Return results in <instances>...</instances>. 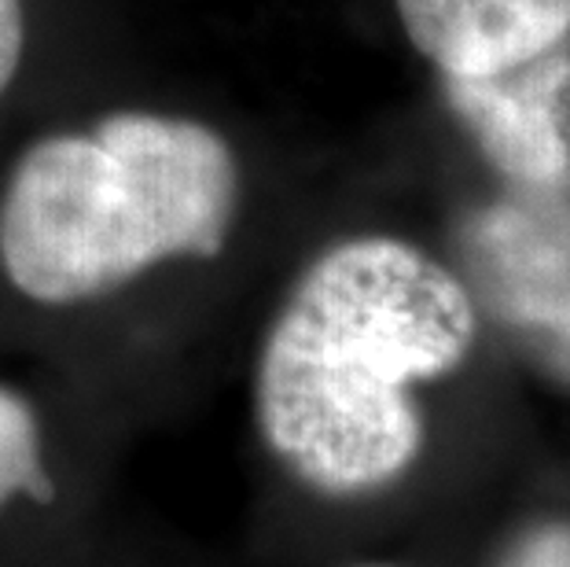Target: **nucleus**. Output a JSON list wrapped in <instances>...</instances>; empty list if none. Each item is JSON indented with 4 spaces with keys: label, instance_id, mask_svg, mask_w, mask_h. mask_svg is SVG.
<instances>
[{
    "label": "nucleus",
    "instance_id": "8",
    "mask_svg": "<svg viewBox=\"0 0 570 567\" xmlns=\"http://www.w3.org/2000/svg\"><path fill=\"white\" fill-rule=\"evenodd\" d=\"M22 45H27V19H22V0H0V92L11 86L22 63Z\"/></svg>",
    "mask_w": 570,
    "mask_h": 567
},
{
    "label": "nucleus",
    "instance_id": "5",
    "mask_svg": "<svg viewBox=\"0 0 570 567\" xmlns=\"http://www.w3.org/2000/svg\"><path fill=\"white\" fill-rule=\"evenodd\" d=\"M405 38L442 78L493 75L570 27V0H394Z\"/></svg>",
    "mask_w": 570,
    "mask_h": 567
},
{
    "label": "nucleus",
    "instance_id": "9",
    "mask_svg": "<svg viewBox=\"0 0 570 567\" xmlns=\"http://www.w3.org/2000/svg\"><path fill=\"white\" fill-rule=\"evenodd\" d=\"M357 567H391V564H357Z\"/></svg>",
    "mask_w": 570,
    "mask_h": 567
},
{
    "label": "nucleus",
    "instance_id": "1",
    "mask_svg": "<svg viewBox=\"0 0 570 567\" xmlns=\"http://www.w3.org/2000/svg\"><path fill=\"white\" fill-rule=\"evenodd\" d=\"M468 284L394 236L335 244L298 276L258 354L254 409L269 450L335 498L394 482L423 450L412 388L471 354Z\"/></svg>",
    "mask_w": 570,
    "mask_h": 567
},
{
    "label": "nucleus",
    "instance_id": "7",
    "mask_svg": "<svg viewBox=\"0 0 570 567\" xmlns=\"http://www.w3.org/2000/svg\"><path fill=\"white\" fill-rule=\"evenodd\" d=\"M501 567H570V524L552 520L530 527L523 538L508 549Z\"/></svg>",
    "mask_w": 570,
    "mask_h": 567
},
{
    "label": "nucleus",
    "instance_id": "4",
    "mask_svg": "<svg viewBox=\"0 0 570 567\" xmlns=\"http://www.w3.org/2000/svg\"><path fill=\"white\" fill-rule=\"evenodd\" d=\"M442 92L508 188L570 199V27L493 75L442 78Z\"/></svg>",
    "mask_w": 570,
    "mask_h": 567
},
{
    "label": "nucleus",
    "instance_id": "3",
    "mask_svg": "<svg viewBox=\"0 0 570 567\" xmlns=\"http://www.w3.org/2000/svg\"><path fill=\"white\" fill-rule=\"evenodd\" d=\"M475 292L570 380V199L508 188L464 228Z\"/></svg>",
    "mask_w": 570,
    "mask_h": 567
},
{
    "label": "nucleus",
    "instance_id": "2",
    "mask_svg": "<svg viewBox=\"0 0 570 567\" xmlns=\"http://www.w3.org/2000/svg\"><path fill=\"white\" fill-rule=\"evenodd\" d=\"M239 170L222 133L155 111L38 140L0 203V265L22 295L70 306L169 258H214L236 222Z\"/></svg>",
    "mask_w": 570,
    "mask_h": 567
},
{
    "label": "nucleus",
    "instance_id": "6",
    "mask_svg": "<svg viewBox=\"0 0 570 567\" xmlns=\"http://www.w3.org/2000/svg\"><path fill=\"white\" fill-rule=\"evenodd\" d=\"M41 428L30 402L16 391L0 388V509L19 493L41 490Z\"/></svg>",
    "mask_w": 570,
    "mask_h": 567
}]
</instances>
